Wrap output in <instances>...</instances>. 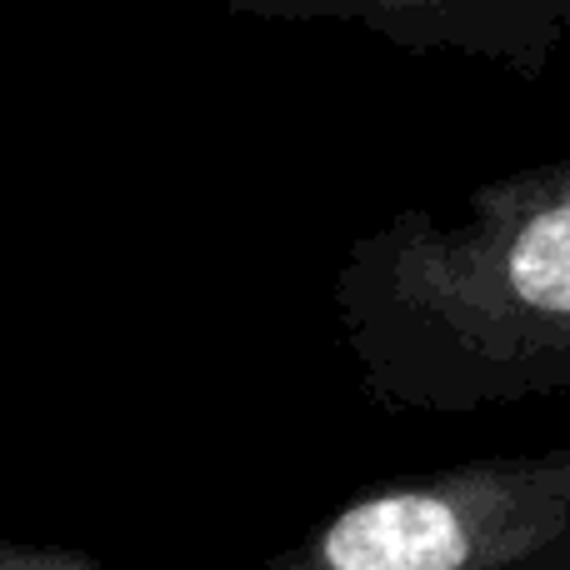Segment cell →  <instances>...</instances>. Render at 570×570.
<instances>
[{"instance_id": "obj_2", "label": "cell", "mask_w": 570, "mask_h": 570, "mask_svg": "<svg viewBox=\"0 0 570 570\" xmlns=\"http://www.w3.org/2000/svg\"><path fill=\"white\" fill-rule=\"evenodd\" d=\"M271 570H570V445L495 451L355 491Z\"/></svg>"}, {"instance_id": "obj_3", "label": "cell", "mask_w": 570, "mask_h": 570, "mask_svg": "<svg viewBox=\"0 0 570 570\" xmlns=\"http://www.w3.org/2000/svg\"><path fill=\"white\" fill-rule=\"evenodd\" d=\"M276 26H351L405 56H461L515 80L570 66V0H220Z\"/></svg>"}, {"instance_id": "obj_1", "label": "cell", "mask_w": 570, "mask_h": 570, "mask_svg": "<svg viewBox=\"0 0 570 570\" xmlns=\"http://www.w3.org/2000/svg\"><path fill=\"white\" fill-rule=\"evenodd\" d=\"M361 395L385 415H471L570 391V160L505 170L461 220L401 206L331 281Z\"/></svg>"}, {"instance_id": "obj_4", "label": "cell", "mask_w": 570, "mask_h": 570, "mask_svg": "<svg viewBox=\"0 0 570 570\" xmlns=\"http://www.w3.org/2000/svg\"><path fill=\"white\" fill-rule=\"evenodd\" d=\"M20 566H36V570H46V566L96 570L100 561H96V556H86V551H36V546H6V551H0V570H20Z\"/></svg>"}]
</instances>
